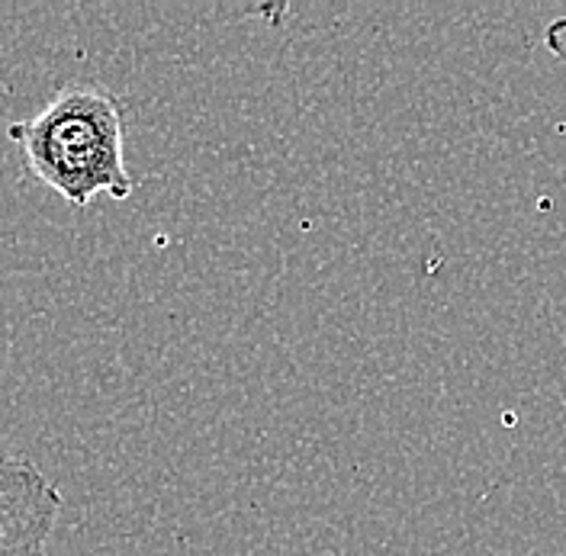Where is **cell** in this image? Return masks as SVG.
Segmentation results:
<instances>
[{
	"label": "cell",
	"mask_w": 566,
	"mask_h": 556,
	"mask_svg": "<svg viewBox=\"0 0 566 556\" xmlns=\"http://www.w3.org/2000/svg\"><path fill=\"white\" fill-rule=\"evenodd\" d=\"M27 168L65 203L84 209L94 197L129 200L123 106L101 84H69L27 123L10 126Z\"/></svg>",
	"instance_id": "cell-1"
},
{
	"label": "cell",
	"mask_w": 566,
	"mask_h": 556,
	"mask_svg": "<svg viewBox=\"0 0 566 556\" xmlns=\"http://www.w3.org/2000/svg\"><path fill=\"white\" fill-rule=\"evenodd\" d=\"M65 508L62 492L23 457H0V556H42Z\"/></svg>",
	"instance_id": "cell-2"
},
{
	"label": "cell",
	"mask_w": 566,
	"mask_h": 556,
	"mask_svg": "<svg viewBox=\"0 0 566 556\" xmlns=\"http://www.w3.org/2000/svg\"><path fill=\"white\" fill-rule=\"evenodd\" d=\"M544 45H547V52H551L557 62H564L566 65V13L564 17H557V20H551V27L544 30Z\"/></svg>",
	"instance_id": "cell-3"
}]
</instances>
